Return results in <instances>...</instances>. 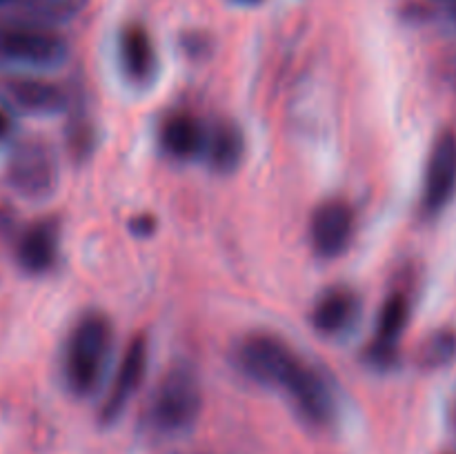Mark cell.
I'll use <instances>...</instances> for the list:
<instances>
[{
  "label": "cell",
  "mask_w": 456,
  "mask_h": 454,
  "mask_svg": "<svg viewBox=\"0 0 456 454\" xmlns=\"http://www.w3.org/2000/svg\"><path fill=\"white\" fill-rule=\"evenodd\" d=\"M114 345V325L102 312H85L67 336L62 374L76 396L96 392Z\"/></svg>",
  "instance_id": "cell-1"
},
{
  "label": "cell",
  "mask_w": 456,
  "mask_h": 454,
  "mask_svg": "<svg viewBox=\"0 0 456 454\" xmlns=\"http://www.w3.org/2000/svg\"><path fill=\"white\" fill-rule=\"evenodd\" d=\"M200 408H203V390L196 369L190 363H174L163 374L151 399V423L160 432L178 434L194 426Z\"/></svg>",
  "instance_id": "cell-2"
},
{
  "label": "cell",
  "mask_w": 456,
  "mask_h": 454,
  "mask_svg": "<svg viewBox=\"0 0 456 454\" xmlns=\"http://www.w3.org/2000/svg\"><path fill=\"white\" fill-rule=\"evenodd\" d=\"M9 187L27 200H45L53 194L61 167L53 147L38 136H27L9 151L4 167Z\"/></svg>",
  "instance_id": "cell-3"
},
{
  "label": "cell",
  "mask_w": 456,
  "mask_h": 454,
  "mask_svg": "<svg viewBox=\"0 0 456 454\" xmlns=\"http://www.w3.org/2000/svg\"><path fill=\"white\" fill-rule=\"evenodd\" d=\"M301 361L289 343L270 332L248 334L234 347L236 368L261 385L283 387Z\"/></svg>",
  "instance_id": "cell-4"
},
{
  "label": "cell",
  "mask_w": 456,
  "mask_h": 454,
  "mask_svg": "<svg viewBox=\"0 0 456 454\" xmlns=\"http://www.w3.org/2000/svg\"><path fill=\"white\" fill-rule=\"evenodd\" d=\"M0 56L16 65L52 69L67 61L69 47L56 31L36 25H22L0 31Z\"/></svg>",
  "instance_id": "cell-5"
},
{
  "label": "cell",
  "mask_w": 456,
  "mask_h": 454,
  "mask_svg": "<svg viewBox=\"0 0 456 454\" xmlns=\"http://www.w3.org/2000/svg\"><path fill=\"white\" fill-rule=\"evenodd\" d=\"M456 196V132L444 129L428 154L421 187V212L435 218L445 212Z\"/></svg>",
  "instance_id": "cell-6"
},
{
  "label": "cell",
  "mask_w": 456,
  "mask_h": 454,
  "mask_svg": "<svg viewBox=\"0 0 456 454\" xmlns=\"http://www.w3.org/2000/svg\"><path fill=\"white\" fill-rule=\"evenodd\" d=\"M283 390L303 421H307L310 426L325 427L334 421L337 401H334L332 387L314 365L301 361L297 369L289 374L288 381L283 383Z\"/></svg>",
  "instance_id": "cell-7"
},
{
  "label": "cell",
  "mask_w": 456,
  "mask_h": 454,
  "mask_svg": "<svg viewBox=\"0 0 456 454\" xmlns=\"http://www.w3.org/2000/svg\"><path fill=\"white\" fill-rule=\"evenodd\" d=\"M356 216L347 200L330 199L323 200L312 212L310 221V243L316 256L338 258L347 252L354 239Z\"/></svg>",
  "instance_id": "cell-8"
},
{
  "label": "cell",
  "mask_w": 456,
  "mask_h": 454,
  "mask_svg": "<svg viewBox=\"0 0 456 454\" xmlns=\"http://www.w3.org/2000/svg\"><path fill=\"white\" fill-rule=\"evenodd\" d=\"M147 356H150L147 338L134 336L129 345L125 347L123 359H120L118 369L114 374V381H111L110 392H107L105 401H102L101 417H98L102 426H111V423L118 421L120 414L125 412L127 403L132 401V396L142 385L147 374Z\"/></svg>",
  "instance_id": "cell-9"
},
{
  "label": "cell",
  "mask_w": 456,
  "mask_h": 454,
  "mask_svg": "<svg viewBox=\"0 0 456 454\" xmlns=\"http://www.w3.org/2000/svg\"><path fill=\"white\" fill-rule=\"evenodd\" d=\"M61 247V230L53 218H40L20 234L16 245V261L27 274H45L56 265Z\"/></svg>",
  "instance_id": "cell-10"
},
{
  "label": "cell",
  "mask_w": 456,
  "mask_h": 454,
  "mask_svg": "<svg viewBox=\"0 0 456 454\" xmlns=\"http://www.w3.org/2000/svg\"><path fill=\"white\" fill-rule=\"evenodd\" d=\"M359 316V296L346 285L330 288L316 298L312 310V328L323 336H337L346 332Z\"/></svg>",
  "instance_id": "cell-11"
},
{
  "label": "cell",
  "mask_w": 456,
  "mask_h": 454,
  "mask_svg": "<svg viewBox=\"0 0 456 454\" xmlns=\"http://www.w3.org/2000/svg\"><path fill=\"white\" fill-rule=\"evenodd\" d=\"M245 154L243 132L232 120H218L205 129L203 156L209 167L218 174H232L240 165Z\"/></svg>",
  "instance_id": "cell-12"
},
{
  "label": "cell",
  "mask_w": 456,
  "mask_h": 454,
  "mask_svg": "<svg viewBox=\"0 0 456 454\" xmlns=\"http://www.w3.org/2000/svg\"><path fill=\"white\" fill-rule=\"evenodd\" d=\"M160 147L178 160L203 156L205 127L187 111H174L160 125Z\"/></svg>",
  "instance_id": "cell-13"
},
{
  "label": "cell",
  "mask_w": 456,
  "mask_h": 454,
  "mask_svg": "<svg viewBox=\"0 0 456 454\" xmlns=\"http://www.w3.org/2000/svg\"><path fill=\"white\" fill-rule=\"evenodd\" d=\"M120 65L134 85H150L156 74V52L141 25L125 27L120 34Z\"/></svg>",
  "instance_id": "cell-14"
},
{
  "label": "cell",
  "mask_w": 456,
  "mask_h": 454,
  "mask_svg": "<svg viewBox=\"0 0 456 454\" xmlns=\"http://www.w3.org/2000/svg\"><path fill=\"white\" fill-rule=\"evenodd\" d=\"M7 96L27 114H58L67 107V93L56 83L40 78H12Z\"/></svg>",
  "instance_id": "cell-15"
},
{
  "label": "cell",
  "mask_w": 456,
  "mask_h": 454,
  "mask_svg": "<svg viewBox=\"0 0 456 454\" xmlns=\"http://www.w3.org/2000/svg\"><path fill=\"white\" fill-rule=\"evenodd\" d=\"M410 323V301L405 294L395 292L386 298L377 319V332L374 341L383 347H399L401 334Z\"/></svg>",
  "instance_id": "cell-16"
},
{
  "label": "cell",
  "mask_w": 456,
  "mask_h": 454,
  "mask_svg": "<svg viewBox=\"0 0 456 454\" xmlns=\"http://www.w3.org/2000/svg\"><path fill=\"white\" fill-rule=\"evenodd\" d=\"M456 361V329L439 328L428 334L417 350V365L423 372H439Z\"/></svg>",
  "instance_id": "cell-17"
},
{
  "label": "cell",
  "mask_w": 456,
  "mask_h": 454,
  "mask_svg": "<svg viewBox=\"0 0 456 454\" xmlns=\"http://www.w3.org/2000/svg\"><path fill=\"white\" fill-rule=\"evenodd\" d=\"M25 12L38 22H62L74 18L87 0H20Z\"/></svg>",
  "instance_id": "cell-18"
},
{
  "label": "cell",
  "mask_w": 456,
  "mask_h": 454,
  "mask_svg": "<svg viewBox=\"0 0 456 454\" xmlns=\"http://www.w3.org/2000/svg\"><path fill=\"white\" fill-rule=\"evenodd\" d=\"M156 230V221L151 216H138L132 221V231L136 236H150Z\"/></svg>",
  "instance_id": "cell-19"
},
{
  "label": "cell",
  "mask_w": 456,
  "mask_h": 454,
  "mask_svg": "<svg viewBox=\"0 0 456 454\" xmlns=\"http://www.w3.org/2000/svg\"><path fill=\"white\" fill-rule=\"evenodd\" d=\"M12 129H13L12 116H9V111L4 109V107H0V141H4V138L9 136Z\"/></svg>",
  "instance_id": "cell-20"
},
{
  "label": "cell",
  "mask_w": 456,
  "mask_h": 454,
  "mask_svg": "<svg viewBox=\"0 0 456 454\" xmlns=\"http://www.w3.org/2000/svg\"><path fill=\"white\" fill-rule=\"evenodd\" d=\"M448 418H450V426H452V430L456 432V394H454L452 403H450V412H448Z\"/></svg>",
  "instance_id": "cell-21"
},
{
  "label": "cell",
  "mask_w": 456,
  "mask_h": 454,
  "mask_svg": "<svg viewBox=\"0 0 456 454\" xmlns=\"http://www.w3.org/2000/svg\"><path fill=\"white\" fill-rule=\"evenodd\" d=\"M234 3H239V4H258L261 0H234Z\"/></svg>",
  "instance_id": "cell-22"
},
{
  "label": "cell",
  "mask_w": 456,
  "mask_h": 454,
  "mask_svg": "<svg viewBox=\"0 0 456 454\" xmlns=\"http://www.w3.org/2000/svg\"><path fill=\"white\" fill-rule=\"evenodd\" d=\"M12 3H18V0H0V7H3V4H12Z\"/></svg>",
  "instance_id": "cell-23"
},
{
  "label": "cell",
  "mask_w": 456,
  "mask_h": 454,
  "mask_svg": "<svg viewBox=\"0 0 456 454\" xmlns=\"http://www.w3.org/2000/svg\"><path fill=\"white\" fill-rule=\"evenodd\" d=\"M454 16H456V7H454Z\"/></svg>",
  "instance_id": "cell-24"
}]
</instances>
